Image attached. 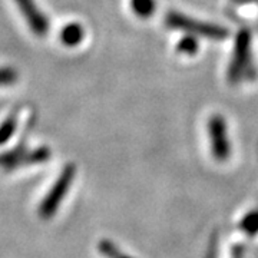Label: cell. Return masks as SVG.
I'll return each instance as SVG.
<instances>
[{
    "label": "cell",
    "mask_w": 258,
    "mask_h": 258,
    "mask_svg": "<svg viewBox=\"0 0 258 258\" xmlns=\"http://www.w3.org/2000/svg\"><path fill=\"white\" fill-rule=\"evenodd\" d=\"M52 157V152L47 147H40L33 151H26L23 145L13 148L12 151L3 152L0 155V166L5 169H15L19 166L37 165L45 164Z\"/></svg>",
    "instance_id": "obj_2"
},
{
    "label": "cell",
    "mask_w": 258,
    "mask_h": 258,
    "mask_svg": "<svg viewBox=\"0 0 258 258\" xmlns=\"http://www.w3.org/2000/svg\"><path fill=\"white\" fill-rule=\"evenodd\" d=\"M16 126H18V112H13L0 125V145L6 144L12 138L13 132L16 131Z\"/></svg>",
    "instance_id": "obj_5"
},
{
    "label": "cell",
    "mask_w": 258,
    "mask_h": 258,
    "mask_svg": "<svg viewBox=\"0 0 258 258\" xmlns=\"http://www.w3.org/2000/svg\"><path fill=\"white\" fill-rule=\"evenodd\" d=\"M19 74L13 68H0V86L13 85L18 81Z\"/></svg>",
    "instance_id": "obj_8"
},
{
    "label": "cell",
    "mask_w": 258,
    "mask_h": 258,
    "mask_svg": "<svg viewBox=\"0 0 258 258\" xmlns=\"http://www.w3.org/2000/svg\"><path fill=\"white\" fill-rule=\"evenodd\" d=\"M134 12L141 18H148L154 13L155 2L154 0H132L131 2Z\"/></svg>",
    "instance_id": "obj_7"
},
{
    "label": "cell",
    "mask_w": 258,
    "mask_h": 258,
    "mask_svg": "<svg viewBox=\"0 0 258 258\" xmlns=\"http://www.w3.org/2000/svg\"><path fill=\"white\" fill-rule=\"evenodd\" d=\"M83 37H85V30H83L82 25H79L76 22L66 25L60 30V42L68 47L78 46L83 40Z\"/></svg>",
    "instance_id": "obj_4"
},
{
    "label": "cell",
    "mask_w": 258,
    "mask_h": 258,
    "mask_svg": "<svg viewBox=\"0 0 258 258\" xmlns=\"http://www.w3.org/2000/svg\"><path fill=\"white\" fill-rule=\"evenodd\" d=\"M98 249H99L102 255H105L106 258H131L128 255H125L123 252H120L119 248L111 240H106V238L99 241Z\"/></svg>",
    "instance_id": "obj_6"
},
{
    "label": "cell",
    "mask_w": 258,
    "mask_h": 258,
    "mask_svg": "<svg viewBox=\"0 0 258 258\" xmlns=\"http://www.w3.org/2000/svg\"><path fill=\"white\" fill-rule=\"evenodd\" d=\"M22 15L25 16L28 26L37 37H45L49 33V19L40 12L35 0H15Z\"/></svg>",
    "instance_id": "obj_3"
},
{
    "label": "cell",
    "mask_w": 258,
    "mask_h": 258,
    "mask_svg": "<svg viewBox=\"0 0 258 258\" xmlns=\"http://www.w3.org/2000/svg\"><path fill=\"white\" fill-rule=\"evenodd\" d=\"M75 175H76V166L75 164H68L62 169L59 178L55 181L53 186L50 188V191L42 200V203L39 205V215L43 220H50L56 211L59 210L60 204L66 197V192L71 189L72 182H74Z\"/></svg>",
    "instance_id": "obj_1"
}]
</instances>
